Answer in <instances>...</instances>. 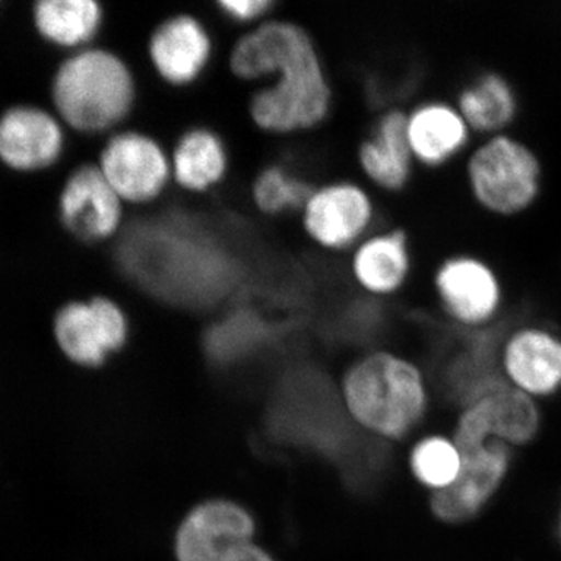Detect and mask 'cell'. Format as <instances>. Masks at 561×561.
Here are the masks:
<instances>
[{
	"label": "cell",
	"mask_w": 561,
	"mask_h": 561,
	"mask_svg": "<svg viewBox=\"0 0 561 561\" xmlns=\"http://www.w3.org/2000/svg\"><path fill=\"white\" fill-rule=\"evenodd\" d=\"M172 179L180 190L205 194L230 172V150L224 138L205 125L186 128L171 150Z\"/></svg>",
	"instance_id": "obj_20"
},
{
	"label": "cell",
	"mask_w": 561,
	"mask_h": 561,
	"mask_svg": "<svg viewBox=\"0 0 561 561\" xmlns=\"http://www.w3.org/2000/svg\"><path fill=\"white\" fill-rule=\"evenodd\" d=\"M411 238L402 228L375 230L350 251V275L373 298H390L408 286L413 275Z\"/></svg>",
	"instance_id": "obj_17"
},
{
	"label": "cell",
	"mask_w": 561,
	"mask_h": 561,
	"mask_svg": "<svg viewBox=\"0 0 561 561\" xmlns=\"http://www.w3.org/2000/svg\"><path fill=\"white\" fill-rule=\"evenodd\" d=\"M50 95L66 128L81 135H111L135 111L138 81L117 51L91 46L61 61L51 79Z\"/></svg>",
	"instance_id": "obj_2"
},
{
	"label": "cell",
	"mask_w": 561,
	"mask_h": 561,
	"mask_svg": "<svg viewBox=\"0 0 561 561\" xmlns=\"http://www.w3.org/2000/svg\"><path fill=\"white\" fill-rule=\"evenodd\" d=\"M216 7L227 20L251 28L272 18L276 3L273 0H219Z\"/></svg>",
	"instance_id": "obj_25"
},
{
	"label": "cell",
	"mask_w": 561,
	"mask_h": 561,
	"mask_svg": "<svg viewBox=\"0 0 561 561\" xmlns=\"http://www.w3.org/2000/svg\"><path fill=\"white\" fill-rule=\"evenodd\" d=\"M313 186L280 164L265 165L251 183V202L265 216L300 213Z\"/></svg>",
	"instance_id": "obj_24"
},
{
	"label": "cell",
	"mask_w": 561,
	"mask_h": 561,
	"mask_svg": "<svg viewBox=\"0 0 561 561\" xmlns=\"http://www.w3.org/2000/svg\"><path fill=\"white\" fill-rule=\"evenodd\" d=\"M497 360L505 381L534 400L561 393V334L526 323L501 334Z\"/></svg>",
	"instance_id": "obj_11"
},
{
	"label": "cell",
	"mask_w": 561,
	"mask_h": 561,
	"mask_svg": "<svg viewBox=\"0 0 561 561\" xmlns=\"http://www.w3.org/2000/svg\"><path fill=\"white\" fill-rule=\"evenodd\" d=\"M463 454L453 437L430 434L421 437L409 454L413 479L431 494L449 489L460 476Z\"/></svg>",
	"instance_id": "obj_23"
},
{
	"label": "cell",
	"mask_w": 561,
	"mask_h": 561,
	"mask_svg": "<svg viewBox=\"0 0 561 561\" xmlns=\"http://www.w3.org/2000/svg\"><path fill=\"white\" fill-rule=\"evenodd\" d=\"M254 523L241 505L210 501L187 515L176 531L179 561H275L251 541Z\"/></svg>",
	"instance_id": "obj_8"
},
{
	"label": "cell",
	"mask_w": 561,
	"mask_h": 561,
	"mask_svg": "<svg viewBox=\"0 0 561 561\" xmlns=\"http://www.w3.org/2000/svg\"><path fill=\"white\" fill-rule=\"evenodd\" d=\"M147 55L151 69L165 84L187 88L208 70L214 57V38L201 18L175 13L150 33Z\"/></svg>",
	"instance_id": "obj_14"
},
{
	"label": "cell",
	"mask_w": 561,
	"mask_h": 561,
	"mask_svg": "<svg viewBox=\"0 0 561 561\" xmlns=\"http://www.w3.org/2000/svg\"><path fill=\"white\" fill-rule=\"evenodd\" d=\"M300 214L308 238L332 253H350L375 231L378 219L370 190L354 180H332L313 187Z\"/></svg>",
	"instance_id": "obj_7"
},
{
	"label": "cell",
	"mask_w": 561,
	"mask_h": 561,
	"mask_svg": "<svg viewBox=\"0 0 561 561\" xmlns=\"http://www.w3.org/2000/svg\"><path fill=\"white\" fill-rule=\"evenodd\" d=\"M98 165L127 206L151 205L173 183L171 150L138 128H119L106 136Z\"/></svg>",
	"instance_id": "obj_6"
},
{
	"label": "cell",
	"mask_w": 561,
	"mask_h": 561,
	"mask_svg": "<svg viewBox=\"0 0 561 561\" xmlns=\"http://www.w3.org/2000/svg\"><path fill=\"white\" fill-rule=\"evenodd\" d=\"M470 334L471 339L449 357L443 371V387L449 400L461 409L508 383L497 360L501 335L490 330Z\"/></svg>",
	"instance_id": "obj_19"
},
{
	"label": "cell",
	"mask_w": 561,
	"mask_h": 561,
	"mask_svg": "<svg viewBox=\"0 0 561 561\" xmlns=\"http://www.w3.org/2000/svg\"><path fill=\"white\" fill-rule=\"evenodd\" d=\"M512 461L511 446L501 442H489L474 451L465 453L457 481L449 489L431 494L432 515L443 524L472 522L500 493Z\"/></svg>",
	"instance_id": "obj_13"
},
{
	"label": "cell",
	"mask_w": 561,
	"mask_h": 561,
	"mask_svg": "<svg viewBox=\"0 0 561 561\" xmlns=\"http://www.w3.org/2000/svg\"><path fill=\"white\" fill-rule=\"evenodd\" d=\"M58 346L76 364L95 367L114 351L124 348L130 323L119 302L98 295L70 301L55 316Z\"/></svg>",
	"instance_id": "obj_10"
},
{
	"label": "cell",
	"mask_w": 561,
	"mask_h": 561,
	"mask_svg": "<svg viewBox=\"0 0 561 561\" xmlns=\"http://www.w3.org/2000/svg\"><path fill=\"white\" fill-rule=\"evenodd\" d=\"M457 108L479 138L511 131L519 114V99L507 77L494 70L478 73L457 94Z\"/></svg>",
	"instance_id": "obj_21"
},
{
	"label": "cell",
	"mask_w": 561,
	"mask_h": 561,
	"mask_svg": "<svg viewBox=\"0 0 561 561\" xmlns=\"http://www.w3.org/2000/svg\"><path fill=\"white\" fill-rule=\"evenodd\" d=\"M557 535H559V538L561 541V502H560L559 518H557Z\"/></svg>",
	"instance_id": "obj_26"
},
{
	"label": "cell",
	"mask_w": 561,
	"mask_h": 561,
	"mask_svg": "<svg viewBox=\"0 0 561 561\" xmlns=\"http://www.w3.org/2000/svg\"><path fill=\"white\" fill-rule=\"evenodd\" d=\"M32 18L41 38L72 54L94 46L105 24V10L98 0H41Z\"/></svg>",
	"instance_id": "obj_22"
},
{
	"label": "cell",
	"mask_w": 561,
	"mask_h": 561,
	"mask_svg": "<svg viewBox=\"0 0 561 561\" xmlns=\"http://www.w3.org/2000/svg\"><path fill=\"white\" fill-rule=\"evenodd\" d=\"M343 400L362 427L387 440L411 435L431 404L423 370L387 350L373 351L351 365L343 379Z\"/></svg>",
	"instance_id": "obj_3"
},
{
	"label": "cell",
	"mask_w": 561,
	"mask_h": 561,
	"mask_svg": "<svg viewBox=\"0 0 561 561\" xmlns=\"http://www.w3.org/2000/svg\"><path fill=\"white\" fill-rule=\"evenodd\" d=\"M432 290L443 316L467 332L489 331L504 311L500 272L479 254L443 257L432 273Z\"/></svg>",
	"instance_id": "obj_5"
},
{
	"label": "cell",
	"mask_w": 561,
	"mask_h": 561,
	"mask_svg": "<svg viewBox=\"0 0 561 561\" xmlns=\"http://www.w3.org/2000/svg\"><path fill=\"white\" fill-rule=\"evenodd\" d=\"M125 208L98 164L79 165L66 179L58 197L62 227L84 243H101L119 234Z\"/></svg>",
	"instance_id": "obj_12"
},
{
	"label": "cell",
	"mask_w": 561,
	"mask_h": 561,
	"mask_svg": "<svg viewBox=\"0 0 561 561\" xmlns=\"http://www.w3.org/2000/svg\"><path fill=\"white\" fill-rule=\"evenodd\" d=\"M232 76L264 81L251 94L249 113L260 130L295 135L330 116L332 87L311 33L289 20L268 18L247 28L228 55Z\"/></svg>",
	"instance_id": "obj_1"
},
{
	"label": "cell",
	"mask_w": 561,
	"mask_h": 561,
	"mask_svg": "<svg viewBox=\"0 0 561 561\" xmlns=\"http://www.w3.org/2000/svg\"><path fill=\"white\" fill-rule=\"evenodd\" d=\"M540 430L537 400L505 383L461 409L453 438L461 454L474 451L489 442H501L513 449L530 445Z\"/></svg>",
	"instance_id": "obj_9"
},
{
	"label": "cell",
	"mask_w": 561,
	"mask_h": 561,
	"mask_svg": "<svg viewBox=\"0 0 561 561\" xmlns=\"http://www.w3.org/2000/svg\"><path fill=\"white\" fill-rule=\"evenodd\" d=\"M357 164L376 190L389 194L408 190L416 162L405 133V111H383L357 147Z\"/></svg>",
	"instance_id": "obj_18"
},
{
	"label": "cell",
	"mask_w": 561,
	"mask_h": 561,
	"mask_svg": "<svg viewBox=\"0 0 561 561\" xmlns=\"http://www.w3.org/2000/svg\"><path fill=\"white\" fill-rule=\"evenodd\" d=\"M465 184L479 209L500 219L523 216L540 201L545 168L512 131L481 138L465 157Z\"/></svg>",
	"instance_id": "obj_4"
},
{
	"label": "cell",
	"mask_w": 561,
	"mask_h": 561,
	"mask_svg": "<svg viewBox=\"0 0 561 561\" xmlns=\"http://www.w3.org/2000/svg\"><path fill=\"white\" fill-rule=\"evenodd\" d=\"M405 133L420 168L438 171L467 157L472 131L456 103L430 99L405 111Z\"/></svg>",
	"instance_id": "obj_16"
},
{
	"label": "cell",
	"mask_w": 561,
	"mask_h": 561,
	"mask_svg": "<svg viewBox=\"0 0 561 561\" xmlns=\"http://www.w3.org/2000/svg\"><path fill=\"white\" fill-rule=\"evenodd\" d=\"M65 150L66 125L55 111L16 105L0 116V162L11 171H46Z\"/></svg>",
	"instance_id": "obj_15"
}]
</instances>
